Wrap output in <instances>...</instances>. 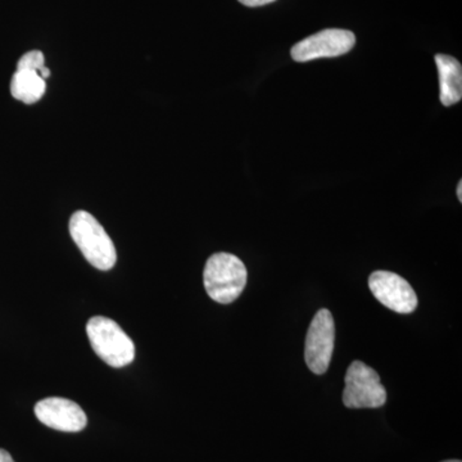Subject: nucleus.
<instances>
[{
	"mask_svg": "<svg viewBox=\"0 0 462 462\" xmlns=\"http://www.w3.org/2000/svg\"><path fill=\"white\" fill-rule=\"evenodd\" d=\"M275 0H239V3H242L245 7H263V5H270V3H273Z\"/></svg>",
	"mask_w": 462,
	"mask_h": 462,
	"instance_id": "12",
	"label": "nucleus"
},
{
	"mask_svg": "<svg viewBox=\"0 0 462 462\" xmlns=\"http://www.w3.org/2000/svg\"><path fill=\"white\" fill-rule=\"evenodd\" d=\"M443 462H461L460 460H447V461H443Z\"/></svg>",
	"mask_w": 462,
	"mask_h": 462,
	"instance_id": "15",
	"label": "nucleus"
},
{
	"mask_svg": "<svg viewBox=\"0 0 462 462\" xmlns=\"http://www.w3.org/2000/svg\"><path fill=\"white\" fill-rule=\"evenodd\" d=\"M369 288L383 306L397 314H411L418 307V296L410 282L389 272L370 275Z\"/></svg>",
	"mask_w": 462,
	"mask_h": 462,
	"instance_id": "7",
	"label": "nucleus"
},
{
	"mask_svg": "<svg viewBox=\"0 0 462 462\" xmlns=\"http://www.w3.org/2000/svg\"><path fill=\"white\" fill-rule=\"evenodd\" d=\"M69 234L91 266L107 272L117 263L114 242L89 212L78 211L72 215Z\"/></svg>",
	"mask_w": 462,
	"mask_h": 462,
	"instance_id": "1",
	"label": "nucleus"
},
{
	"mask_svg": "<svg viewBox=\"0 0 462 462\" xmlns=\"http://www.w3.org/2000/svg\"><path fill=\"white\" fill-rule=\"evenodd\" d=\"M42 67H45V57L41 51H27L17 63V69H30V71L41 72Z\"/></svg>",
	"mask_w": 462,
	"mask_h": 462,
	"instance_id": "11",
	"label": "nucleus"
},
{
	"mask_svg": "<svg viewBox=\"0 0 462 462\" xmlns=\"http://www.w3.org/2000/svg\"><path fill=\"white\" fill-rule=\"evenodd\" d=\"M47 83L38 71L17 69L11 81V94L14 98L32 105L44 96Z\"/></svg>",
	"mask_w": 462,
	"mask_h": 462,
	"instance_id": "10",
	"label": "nucleus"
},
{
	"mask_svg": "<svg viewBox=\"0 0 462 462\" xmlns=\"http://www.w3.org/2000/svg\"><path fill=\"white\" fill-rule=\"evenodd\" d=\"M247 279V269L242 260L225 252L212 254L203 273L207 294L221 305H229L239 298Z\"/></svg>",
	"mask_w": 462,
	"mask_h": 462,
	"instance_id": "2",
	"label": "nucleus"
},
{
	"mask_svg": "<svg viewBox=\"0 0 462 462\" xmlns=\"http://www.w3.org/2000/svg\"><path fill=\"white\" fill-rule=\"evenodd\" d=\"M457 197H458V200H460V202H462V181L458 182V185H457Z\"/></svg>",
	"mask_w": 462,
	"mask_h": 462,
	"instance_id": "14",
	"label": "nucleus"
},
{
	"mask_svg": "<svg viewBox=\"0 0 462 462\" xmlns=\"http://www.w3.org/2000/svg\"><path fill=\"white\" fill-rule=\"evenodd\" d=\"M355 44V33L349 30L327 29L297 42L291 48V56L296 62L339 57L352 51Z\"/></svg>",
	"mask_w": 462,
	"mask_h": 462,
	"instance_id": "6",
	"label": "nucleus"
},
{
	"mask_svg": "<svg viewBox=\"0 0 462 462\" xmlns=\"http://www.w3.org/2000/svg\"><path fill=\"white\" fill-rule=\"evenodd\" d=\"M436 65L439 75V99L449 107L462 98V67L456 58L437 54Z\"/></svg>",
	"mask_w": 462,
	"mask_h": 462,
	"instance_id": "9",
	"label": "nucleus"
},
{
	"mask_svg": "<svg viewBox=\"0 0 462 462\" xmlns=\"http://www.w3.org/2000/svg\"><path fill=\"white\" fill-rule=\"evenodd\" d=\"M35 415L39 421L51 430L67 433H78L85 430L88 424L84 410L67 398L51 397L39 401L35 406Z\"/></svg>",
	"mask_w": 462,
	"mask_h": 462,
	"instance_id": "8",
	"label": "nucleus"
},
{
	"mask_svg": "<svg viewBox=\"0 0 462 462\" xmlns=\"http://www.w3.org/2000/svg\"><path fill=\"white\" fill-rule=\"evenodd\" d=\"M0 462H14L12 456L5 449L0 448Z\"/></svg>",
	"mask_w": 462,
	"mask_h": 462,
	"instance_id": "13",
	"label": "nucleus"
},
{
	"mask_svg": "<svg viewBox=\"0 0 462 462\" xmlns=\"http://www.w3.org/2000/svg\"><path fill=\"white\" fill-rule=\"evenodd\" d=\"M336 325L329 310L322 309L312 319L307 331L305 358L312 373L322 375L329 369L334 352Z\"/></svg>",
	"mask_w": 462,
	"mask_h": 462,
	"instance_id": "5",
	"label": "nucleus"
},
{
	"mask_svg": "<svg viewBox=\"0 0 462 462\" xmlns=\"http://www.w3.org/2000/svg\"><path fill=\"white\" fill-rule=\"evenodd\" d=\"M343 403L348 409H379L387 402V391L379 374L361 361H354L346 374Z\"/></svg>",
	"mask_w": 462,
	"mask_h": 462,
	"instance_id": "4",
	"label": "nucleus"
},
{
	"mask_svg": "<svg viewBox=\"0 0 462 462\" xmlns=\"http://www.w3.org/2000/svg\"><path fill=\"white\" fill-rule=\"evenodd\" d=\"M87 334L94 352L109 366L120 369L135 358L133 340L112 319L94 316L88 321Z\"/></svg>",
	"mask_w": 462,
	"mask_h": 462,
	"instance_id": "3",
	"label": "nucleus"
}]
</instances>
